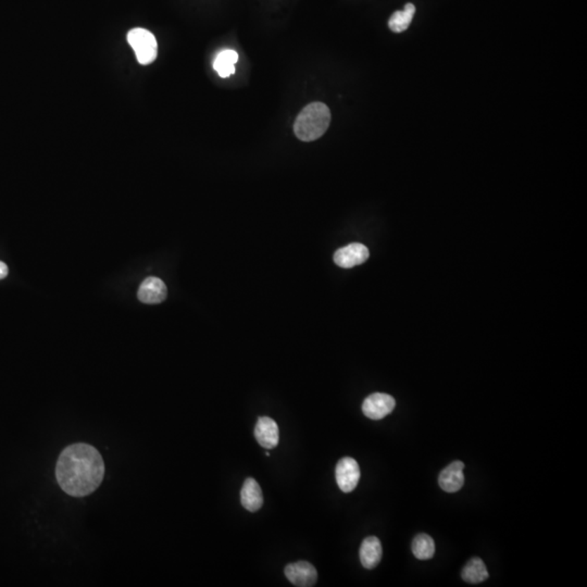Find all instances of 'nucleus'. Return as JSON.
I'll use <instances>...</instances> for the list:
<instances>
[{
  "label": "nucleus",
  "mask_w": 587,
  "mask_h": 587,
  "mask_svg": "<svg viewBox=\"0 0 587 587\" xmlns=\"http://www.w3.org/2000/svg\"><path fill=\"white\" fill-rule=\"evenodd\" d=\"M413 553L420 560H429L435 554V543L427 534H419L413 542Z\"/></svg>",
  "instance_id": "dca6fc26"
},
{
  "label": "nucleus",
  "mask_w": 587,
  "mask_h": 587,
  "mask_svg": "<svg viewBox=\"0 0 587 587\" xmlns=\"http://www.w3.org/2000/svg\"><path fill=\"white\" fill-rule=\"evenodd\" d=\"M396 401L389 394L374 393L362 404V413L371 420H381L393 413Z\"/></svg>",
  "instance_id": "20e7f679"
},
{
  "label": "nucleus",
  "mask_w": 587,
  "mask_h": 587,
  "mask_svg": "<svg viewBox=\"0 0 587 587\" xmlns=\"http://www.w3.org/2000/svg\"><path fill=\"white\" fill-rule=\"evenodd\" d=\"M335 475L338 487L344 493H350L357 487L358 483H359V465L352 458H343L336 465Z\"/></svg>",
  "instance_id": "39448f33"
},
{
  "label": "nucleus",
  "mask_w": 587,
  "mask_h": 587,
  "mask_svg": "<svg viewBox=\"0 0 587 587\" xmlns=\"http://www.w3.org/2000/svg\"><path fill=\"white\" fill-rule=\"evenodd\" d=\"M8 276V266L7 264H4V262H0V280H3L5 278L6 276Z\"/></svg>",
  "instance_id": "f3484780"
},
{
  "label": "nucleus",
  "mask_w": 587,
  "mask_h": 587,
  "mask_svg": "<svg viewBox=\"0 0 587 587\" xmlns=\"http://www.w3.org/2000/svg\"><path fill=\"white\" fill-rule=\"evenodd\" d=\"M461 576L465 582L477 584L489 579V571L482 559L475 557L465 565L461 572Z\"/></svg>",
  "instance_id": "ddd939ff"
},
{
  "label": "nucleus",
  "mask_w": 587,
  "mask_h": 587,
  "mask_svg": "<svg viewBox=\"0 0 587 587\" xmlns=\"http://www.w3.org/2000/svg\"><path fill=\"white\" fill-rule=\"evenodd\" d=\"M415 7L413 4H407L403 11H396L389 21V27L395 33L406 31L411 25L415 17Z\"/></svg>",
  "instance_id": "2eb2a0df"
},
{
  "label": "nucleus",
  "mask_w": 587,
  "mask_h": 587,
  "mask_svg": "<svg viewBox=\"0 0 587 587\" xmlns=\"http://www.w3.org/2000/svg\"><path fill=\"white\" fill-rule=\"evenodd\" d=\"M369 254L367 246L360 243H352L336 250L334 254V262L340 268H354L367 262Z\"/></svg>",
  "instance_id": "0eeeda50"
},
{
  "label": "nucleus",
  "mask_w": 587,
  "mask_h": 587,
  "mask_svg": "<svg viewBox=\"0 0 587 587\" xmlns=\"http://www.w3.org/2000/svg\"><path fill=\"white\" fill-rule=\"evenodd\" d=\"M127 41L134 51L137 61L141 65H150L156 60L158 44L154 34L148 30L142 27L131 30L127 34Z\"/></svg>",
  "instance_id": "7ed1b4c3"
},
{
  "label": "nucleus",
  "mask_w": 587,
  "mask_h": 587,
  "mask_svg": "<svg viewBox=\"0 0 587 587\" xmlns=\"http://www.w3.org/2000/svg\"><path fill=\"white\" fill-rule=\"evenodd\" d=\"M286 578L292 585L298 587H311L318 581L316 569L308 561L290 563L285 567Z\"/></svg>",
  "instance_id": "423d86ee"
},
{
  "label": "nucleus",
  "mask_w": 587,
  "mask_h": 587,
  "mask_svg": "<svg viewBox=\"0 0 587 587\" xmlns=\"http://www.w3.org/2000/svg\"><path fill=\"white\" fill-rule=\"evenodd\" d=\"M240 503L243 507L250 512H256L264 505L262 487L252 477L245 479L240 491Z\"/></svg>",
  "instance_id": "9b49d317"
},
{
  "label": "nucleus",
  "mask_w": 587,
  "mask_h": 587,
  "mask_svg": "<svg viewBox=\"0 0 587 587\" xmlns=\"http://www.w3.org/2000/svg\"><path fill=\"white\" fill-rule=\"evenodd\" d=\"M465 465L461 461H453L441 471L439 477V484L446 493H456L460 491L465 484L463 475Z\"/></svg>",
  "instance_id": "1a4fd4ad"
},
{
  "label": "nucleus",
  "mask_w": 587,
  "mask_h": 587,
  "mask_svg": "<svg viewBox=\"0 0 587 587\" xmlns=\"http://www.w3.org/2000/svg\"><path fill=\"white\" fill-rule=\"evenodd\" d=\"M238 55L236 51L226 49L217 56L214 63V69L221 77H228L235 72V63H238Z\"/></svg>",
  "instance_id": "4468645a"
},
{
  "label": "nucleus",
  "mask_w": 587,
  "mask_h": 587,
  "mask_svg": "<svg viewBox=\"0 0 587 587\" xmlns=\"http://www.w3.org/2000/svg\"><path fill=\"white\" fill-rule=\"evenodd\" d=\"M168 295L166 284L156 276H149L139 286L137 297L144 304H160Z\"/></svg>",
  "instance_id": "6e6552de"
},
{
  "label": "nucleus",
  "mask_w": 587,
  "mask_h": 587,
  "mask_svg": "<svg viewBox=\"0 0 587 587\" xmlns=\"http://www.w3.org/2000/svg\"><path fill=\"white\" fill-rule=\"evenodd\" d=\"M105 463L93 446L72 444L63 449L56 465V477L65 494L72 497L91 495L101 486Z\"/></svg>",
  "instance_id": "f257e3e1"
},
{
  "label": "nucleus",
  "mask_w": 587,
  "mask_h": 587,
  "mask_svg": "<svg viewBox=\"0 0 587 587\" xmlns=\"http://www.w3.org/2000/svg\"><path fill=\"white\" fill-rule=\"evenodd\" d=\"M331 122V111L322 103L306 105L296 119L294 132L302 142H312L320 138Z\"/></svg>",
  "instance_id": "f03ea898"
},
{
  "label": "nucleus",
  "mask_w": 587,
  "mask_h": 587,
  "mask_svg": "<svg viewBox=\"0 0 587 587\" xmlns=\"http://www.w3.org/2000/svg\"><path fill=\"white\" fill-rule=\"evenodd\" d=\"M278 427L273 419L260 417L254 427V437L264 449H272L278 444Z\"/></svg>",
  "instance_id": "9d476101"
},
{
  "label": "nucleus",
  "mask_w": 587,
  "mask_h": 587,
  "mask_svg": "<svg viewBox=\"0 0 587 587\" xmlns=\"http://www.w3.org/2000/svg\"><path fill=\"white\" fill-rule=\"evenodd\" d=\"M382 553L381 542L378 537L369 536L363 539L359 551L362 566L369 570L377 568L381 562Z\"/></svg>",
  "instance_id": "f8f14e48"
}]
</instances>
